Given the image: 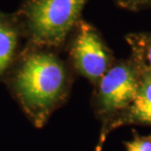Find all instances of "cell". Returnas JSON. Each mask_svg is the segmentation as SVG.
<instances>
[{"label":"cell","mask_w":151,"mask_h":151,"mask_svg":"<svg viewBox=\"0 0 151 151\" xmlns=\"http://www.w3.org/2000/svg\"><path fill=\"white\" fill-rule=\"evenodd\" d=\"M4 81L29 120L41 129L68 97L72 72L58 51L25 44Z\"/></svg>","instance_id":"obj_1"},{"label":"cell","mask_w":151,"mask_h":151,"mask_svg":"<svg viewBox=\"0 0 151 151\" xmlns=\"http://www.w3.org/2000/svg\"><path fill=\"white\" fill-rule=\"evenodd\" d=\"M89 0H23L15 12L26 44L59 51Z\"/></svg>","instance_id":"obj_2"},{"label":"cell","mask_w":151,"mask_h":151,"mask_svg":"<svg viewBox=\"0 0 151 151\" xmlns=\"http://www.w3.org/2000/svg\"><path fill=\"white\" fill-rule=\"evenodd\" d=\"M65 46L72 69L94 86L115 63L99 31L83 19L75 27Z\"/></svg>","instance_id":"obj_3"},{"label":"cell","mask_w":151,"mask_h":151,"mask_svg":"<svg viewBox=\"0 0 151 151\" xmlns=\"http://www.w3.org/2000/svg\"><path fill=\"white\" fill-rule=\"evenodd\" d=\"M141 72L132 61L115 62L96 84L95 111L106 124L129 107L137 93Z\"/></svg>","instance_id":"obj_4"},{"label":"cell","mask_w":151,"mask_h":151,"mask_svg":"<svg viewBox=\"0 0 151 151\" xmlns=\"http://www.w3.org/2000/svg\"><path fill=\"white\" fill-rule=\"evenodd\" d=\"M127 124H142L151 126V74L141 73L137 93L129 107L113 118L104 126L100 135V143L111 129Z\"/></svg>","instance_id":"obj_5"},{"label":"cell","mask_w":151,"mask_h":151,"mask_svg":"<svg viewBox=\"0 0 151 151\" xmlns=\"http://www.w3.org/2000/svg\"><path fill=\"white\" fill-rule=\"evenodd\" d=\"M23 39L22 29L15 13L0 11V81L5 80L20 55L24 47Z\"/></svg>","instance_id":"obj_6"},{"label":"cell","mask_w":151,"mask_h":151,"mask_svg":"<svg viewBox=\"0 0 151 151\" xmlns=\"http://www.w3.org/2000/svg\"><path fill=\"white\" fill-rule=\"evenodd\" d=\"M127 40L132 50V62L141 73L151 74V32L129 35Z\"/></svg>","instance_id":"obj_7"},{"label":"cell","mask_w":151,"mask_h":151,"mask_svg":"<svg viewBox=\"0 0 151 151\" xmlns=\"http://www.w3.org/2000/svg\"><path fill=\"white\" fill-rule=\"evenodd\" d=\"M117 6L128 11H141L151 9V0H113Z\"/></svg>","instance_id":"obj_8"},{"label":"cell","mask_w":151,"mask_h":151,"mask_svg":"<svg viewBox=\"0 0 151 151\" xmlns=\"http://www.w3.org/2000/svg\"><path fill=\"white\" fill-rule=\"evenodd\" d=\"M126 145L128 151H151V135L135 137Z\"/></svg>","instance_id":"obj_9"}]
</instances>
